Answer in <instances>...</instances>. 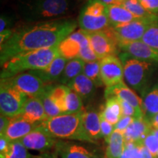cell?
<instances>
[{"instance_id": "1", "label": "cell", "mask_w": 158, "mask_h": 158, "mask_svg": "<svg viewBox=\"0 0 158 158\" xmlns=\"http://www.w3.org/2000/svg\"><path fill=\"white\" fill-rule=\"evenodd\" d=\"M78 21L72 18L29 23L13 31L12 37L0 46L1 65L15 55L27 51L52 48L72 34Z\"/></svg>"}, {"instance_id": "2", "label": "cell", "mask_w": 158, "mask_h": 158, "mask_svg": "<svg viewBox=\"0 0 158 158\" xmlns=\"http://www.w3.org/2000/svg\"><path fill=\"white\" fill-rule=\"evenodd\" d=\"M59 54L57 45L15 55L2 64L1 79L11 78L26 71L43 70L52 62Z\"/></svg>"}, {"instance_id": "3", "label": "cell", "mask_w": 158, "mask_h": 158, "mask_svg": "<svg viewBox=\"0 0 158 158\" xmlns=\"http://www.w3.org/2000/svg\"><path fill=\"white\" fill-rule=\"evenodd\" d=\"M73 0H24L19 4L21 19L29 23L67 17L73 8Z\"/></svg>"}, {"instance_id": "4", "label": "cell", "mask_w": 158, "mask_h": 158, "mask_svg": "<svg viewBox=\"0 0 158 158\" xmlns=\"http://www.w3.org/2000/svg\"><path fill=\"white\" fill-rule=\"evenodd\" d=\"M83 111L76 114H62L47 118L39 124V127L56 139L93 142L89 138L84 130L82 118Z\"/></svg>"}, {"instance_id": "5", "label": "cell", "mask_w": 158, "mask_h": 158, "mask_svg": "<svg viewBox=\"0 0 158 158\" xmlns=\"http://www.w3.org/2000/svg\"><path fill=\"white\" fill-rule=\"evenodd\" d=\"M118 57L123 65L127 84L134 90L145 94L157 64L135 59L125 52L119 53Z\"/></svg>"}, {"instance_id": "6", "label": "cell", "mask_w": 158, "mask_h": 158, "mask_svg": "<svg viewBox=\"0 0 158 158\" xmlns=\"http://www.w3.org/2000/svg\"><path fill=\"white\" fill-rule=\"evenodd\" d=\"M81 29L86 32L102 31L110 27L108 5L100 0H88L78 18Z\"/></svg>"}, {"instance_id": "7", "label": "cell", "mask_w": 158, "mask_h": 158, "mask_svg": "<svg viewBox=\"0 0 158 158\" xmlns=\"http://www.w3.org/2000/svg\"><path fill=\"white\" fill-rule=\"evenodd\" d=\"M29 98L1 79L0 86V111L1 114L10 118L19 116L26 101Z\"/></svg>"}, {"instance_id": "8", "label": "cell", "mask_w": 158, "mask_h": 158, "mask_svg": "<svg viewBox=\"0 0 158 158\" xmlns=\"http://www.w3.org/2000/svg\"><path fill=\"white\" fill-rule=\"evenodd\" d=\"M91 48L98 59L118 54V43L110 27L102 31L86 32Z\"/></svg>"}, {"instance_id": "9", "label": "cell", "mask_w": 158, "mask_h": 158, "mask_svg": "<svg viewBox=\"0 0 158 158\" xmlns=\"http://www.w3.org/2000/svg\"><path fill=\"white\" fill-rule=\"evenodd\" d=\"M158 24V16L139 19L126 24L111 27L119 42H133L141 40L144 34L150 27Z\"/></svg>"}, {"instance_id": "10", "label": "cell", "mask_w": 158, "mask_h": 158, "mask_svg": "<svg viewBox=\"0 0 158 158\" xmlns=\"http://www.w3.org/2000/svg\"><path fill=\"white\" fill-rule=\"evenodd\" d=\"M3 80L28 98L39 97L47 85L40 77L29 71Z\"/></svg>"}, {"instance_id": "11", "label": "cell", "mask_w": 158, "mask_h": 158, "mask_svg": "<svg viewBox=\"0 0 158 158\" xmlns=\"http://www.w3.org/2000/svg\"><path fill=\"white\" fill-rule=\"evenodd\" d=\"M90 45L87 33L82 29L73 31L58 45L59 53L67 60L79 59L81 50Z\"/></svg>"}, {"instance_id": "12", "label": "cell", "mask_w": 158, "mask_h": 158, "mask_svg": "<svg viewBox=\"0 0 158 158\" xmlns=\"http://www.w3.org/2000/svg\"><path fill=\"white\" fill-rule=\"evenodd\" d=\"M100 73L106 87L119 84L124 78L123 65L117 56H109L100 59Z\"/></svg>"}, {"instance_id": "13", "label": "cell", "mask_w": 158, "mask_h": 158, "mask_svg": "<svg viewBox=\"0 0 158 158\" xmlns=\"http://www.w3.org/2000/svg\"><path fill=\"white\" fill-rule=\"evenodd\" d=\"M27 149L45 152L56 147L58 141L37 127L30 133L19 140Z\"/></svg>"}, {"instance_id": "14", "label": "cell", "mask_w": 158, "mask_h": 158, "mask_svg": "<svg viewBox=\"0 0 158 158\" xmlns=\"http://www.w3.org/2000/svg\"><path fill=\"white\" fill-rule=\"evenodd\" d=\"M118 48L122 52L131 55L134 58L158 64V51L146 44L142 40L133 42H119Z\"/></svg>"}, {"instance_id": "15", "label": "cell", "mask_w": 158, "mask_h": 158, "mask_svg": "<svg viewBox=\"0 0 158 158\" xmlns=\"http://www.w3.org/2000/svg\"><path fill=\"white\" fill-rule=\"evenodd\" d=\"M110 97H116L129 102L135 108L139 118L144 117L142 100L129 86L124 84V81L110 87H106L105 90V98L107 99Z\"/></svg>"}, {"instance_id": "16", "label": "cell", "mask_w": 158, "mask_h": 158, "mask_svg": "<svg viewBox=\"0 0 158 158\" xmlns=\"http://www.w3.org/2000/svg\"><path fill=\"white\" fill-rule=\"evenodd\" d=\"M39 124L23 119L20 116L11 118L8 127L3 136L10 142L19 141L36 129Z\"/></svg>"}, {"instance_id": "17", "label": "cell", "mask_w": 158, "mask_h": 158, "mask_svg": "<svg viewBox=\"0 0 158 158\" xmlns=\"http://www.w3.org/2000/svg\"><path fill=\"white\" fill-rule=\"evenodd\" d=\"M18 116L36 124L42 123L48 118L45 114L43 102L39 97L27 99L23 107L22 111Z\"/></svg>"}, {"instance_id": "18", "label": "cell", "mask_w": 158, "mask_h": 158, "mask_svg": "<svg viewBox=\"0 0 158 158\" xmlns=\"http://www.w3.org/2000/svg\"><path fill=\"white\" fill-rule=\"evenodd\" d=\"M68 61L59 54L46 68L29 72L40 77L45 84H50L51 83L59 81Z\"/></svg>"}, {"instance_id": "19", "label": "cell", "mask_w": 158, "mask_h": 158, "mask_svg": "<svg viewBox=\"0 0 158 158\" xmlns=\"http://www.w3.org/2000/svg\"><path fill=\"white\" fill-rule=\"evenodd\" d=\"M152 128L150 122L144 117L135 118L133 122L124 131V141L142 143V141L150 133Z\"/></svg>"}, {"instance_id": "20", "label": "cell", "mask_w": 158, "mask_h": 158, "mask_svg": "<svg viewBox=\"0 0 158 158\" xmlns=\"http://www.w3.org/2000/svg\"><path fill=\"white\" fill-rule=\"evenodd\" d=\"M82 118L86 133L92 141L94 142L95 140H98L102 137L100 113L97 112L95 110L88 109L83 111Z\"/></svg>"}, {"instance_id": "21", "label": "cell", "mask_w": 158, "mask_h": 158, "mask_svg": "<svg viewBox=\"0 0 158 158\" xmlns=\"http://www.w3.org/2000/svg\"><path fill=\"white\" fill-rule=\"evenodd\" d=\"M68 86L82 98L83 101H88L93 98L96 92V86L84 74H80L73 80Z\"/></svg>"}, {"instance_id": "22", "label": "cell", "mask_w": 158, "mask_h": 158, "mask_svg": "<svg viewBox=\"0 0 158 158\" xmlns=\"http://www.w3.org/2000/svg\"><path fill=\"white\" fill-rule=\"evenodd\" d=\"M55 149L61 158H93L86 148L77 143L58 141Z\"/></svg>"}, {"instance_id": "23", "label": "cell", "mask_w": 158, "mask_h": 158, "mask_svg": "<svg viewBox=\"0 0 158 158\" xmlns=\"http://www.w3.org/2000/svg\"><path fill=\"white\" fill-rule=\"evenodd\" d=\"M108 19L110 27H116L135 21L138 18L122 5H108Z\"/></svg>"}, {"instance_id": "24", "label": "cell", "mask_w": 158, "mask_h": 158, "mask_svg": "<svg viewBox=\"0 0 158 158\" xmlns=\"http://www.w3.org/2000/svg\"><path fill=\"white\" fill-rule=\"evenodd\" d=\"M142 108L144 118L149 122L158 114V82L144 94Z\"/></svg>"}, {"instance_id": "25", "label": "cell", "mask_w": 158, "mask_h": 158, "mask_svg": "<svg viewBox=\"0 0 158 158\" xmlns=\"http://www.w3.org/2000/svg\"><path fill=\"white\" fill-rule=\"evenodd\" d=\"M100 114L109 123L116 125L122 116L121 104L118 99L116 97L106 99L104 109L101 110Z\"/></svg>"}, {"instance_id": "26", "label": "cell", "mask_w": 158, "mask_h": 158, "mask_svg": "<svg viewBox=\"0 0 158 158\" xmlns=\"http://www.w3.org/2000/svg\"><path fill=\"white\" fill-rule=\"evenodd\" d=\"M84 62L81 59L68 60L59 81L63 85H68L77 76L83 73Z\"/></svg>"}, {"instance_id": "27", "label": "cell", "mask_w": 158, "mask_h": 158, "mask_svg": "<svg viewBox=\"0 0 158 158\" xmlns=\"http://www.w3.org/2000/svg\"><path fill=\"white\" fill-rule=\"evenodd\" d=\"M124 142L123 133L114 130L107 142L106 158H120L123 152Z\"/></svg>"}, {"instance_id": "28", "label": "cell", "mask_w": 158, "mask_h": 158, "mask_svg": "<svg viewBox=\"0 0 158 158\" xmlns=\"http://www.w3.org/2000/svg\"><path fill=\"white\" fill-rule=\"evenodd\" d=\"M70 88L66 85H53L48 84V94L53 100L55 102L60 110H62V114L66 113V108H65V100H66L67 94Z\"/></svg>"}, {"instance_id": "29", "label": "cell", "mask_w": 158, "mask_h": 158, "mask_svg": "<svg viewBox=\"0 0 158 158\" xmlns=\"http://www.w3.org/2000/svg\"><path fill=\"white\" fill-rule=\"evenodd\" d=\"M83 74L88 77L94 83L96 87H100L104 85L100 73V59L92 62H84Z\"/></svg>"}, {"instance_id": "30", "label": "cell", "mask_w": 158, "mask_h": 158, "mask_svg": "<svg viewBox=\"0 0 158 158\" xmlns=\"http://www.w3.org/2000/svg\"><path fill=\"white\" fill-rule=\"evenodd\" d=\"M39 98H40L41 101L43 102L47 118H52L54 117V116H57L62 114V110H60L59 106L55 103V102L49 95L48 91V84L46 85L44 91L39 96Z\"/></svg>"}, {"instance_id": "31", "label": "cell", "mask_w": 158, "mask_h": 158, "mask_svg": "<svg viewBox=\"0 0 158 158\" xmlns=\"http://www.w3.org/2000/svg\"><path fill=\"white\" fill-rule=\"evenodd\" d=\"M65 114H76L83 111V100L76 92L69 89L65 100Z\"/></svg>"}, {"instance_id": "32", "label": "cell", "mask_w": 158, "mask_h": 158, "mask_svg": "<svg viewBox=\"0 0 158 158\" xmlns=\"http://www.w3.org/2000/svg\"><path fill=\"white\" fill-rule=\"evenodd\" d=\"M123 6L124 8L129 10L130 13H133L138 18H141V19H145V18H153L157 15H155L149 12H148L144 7L142 6L139 0H125L121 5Z\"/></svg>"}, {"instance_id": "33", "label": "cell", "mask_w": 158, "mask_h": 158, "mask_svg": "<svg viewBox=\"0 0 158 158\" xmlns=\"http://www.w3.org/2000/svg\"><path fill=\"white\" fill-rule=\"evenodd\" d=\"M28 149L19 141L10 142L9 151L0 158H32Z\"/></svg>"}, {"instance_id": "34", "label": "cell", "mask_w": 158, "mask_h": 158, "mask_svg": "<svg viewBox=\"0 0 158 158\" xmlns=\"http://www.w3.org/2000/svg\"><path fill=\"white\" fill-rule=\"evenodd\" d=\"M141 145L142 143L135 142L125 141L123 152L120 158H141Z\"/></svg>"}, {"instance_id": "35", "label": "cell", "mask_w": 158, "mask_h": 158, "mask_svg": "<svg viewBox=\"0 0 158 158\" xmlns=\"http://www.w3.org/2000/svg\"><path fill=\"white\" fill-rule=\"evenodd\" d=\"M141 40L150 47L158 51V24L150 27L144 34Z\"/></svg>"}, {"instance_id": "36", "label": "cell", "mask_w": 158, "mask_h": 158, "mask_svg": "<svg viewBox=\"0 0 158 158\" xmlns=\"http://www.w3.org/2000/svg\"><path fill=\"white\" fill-rule=\"evenodd\" d=\"M142 144L149 150L154 157H156L158 152V138L155 135L149 133L142 141Z\"/></svg>"}, {"instance_id": "37", "label": "cell", "mask_w": 158, "mask_h": 158, "mask_svg": "<svg viewBox=\"0 0 158 158\" xmlns=\"http://www.w3.org/2000/svg\"><path fill=\"white\" fill-rule=\"evenodd\" d=\"M100 127H101L102 136L105 138L106 143L109 139L111 134L114 131V125L106 121L102 116L100 115Z\"/></svg>"}, {"instance_id": "38", "label": "cell", "mask_w": 158, "mask_h": 158, "mask_svg": "<svg viewBox=\"0 0 158 158\" xmlns=\"http://www.w3.org/2000/svg\"><path fill=\"white\" fill-rule=\"evenodd\" d=\"M118 99L119 100L120 104H121L122 116H132L133 118H139L137 111L133 106H131L129 102L124 101L122 99Z\"/></svg>"}, {"instance_id": "39", "label": "cell", "mask_w": 158, "mask_h": 158, "mask_svg": "<svg viewBox=\"0 0 158 158\" xmlns=\"http://www.w3.org/2000/svg\"><path fill=\"white\" fill-rule=\"evenodd\" d=\"M139 2L148 12L158 16V0H139Z\"/></svg>"}, {"instance_id": "40", "label": "cell", "mask_w": 158, "mask_h": 158, "mask_svg": "<svg viewBox=\"0 0 158 158\" xmlns=\"http://www.w3.org/2000/svg\"><path fill=\"white\" fill-rule=\"evenodd\" d=\"M134 118H135L132 117V116H122L117 124L114 125V130L124 133V130L127 129L128 126L133 122Z\"/></svg>"}, {"instance_id": "41", "label": "cell", "mask_w": 158, "mask_h": 158, "mask_svg": "<svg viewBox=\"0 0 158 158\" xmlns=\"http://www.w3.org/2000/svg\"><path fill=\"white\" fill-rule=\"evenodd\" d=\"M11 118L1 114L0 116V136H3L8 127Z\"/></svg>"}, {"instance_id": "42", "label": "cell", "mask_w": 158, "mask_h": 158, "mask_svg": "<svg viewBox=\"0 0 158 158\" xmlns=\"http://www.w3.org/2000/svg\"><path fill=\"white\" fill-rule=\"evenodd\" d=\"M10 141L4 136H0V156L5 155L9 151Z\"/></svg>"}, {"instance_id": "43", "label": "cell", "mask_w": 158, "mask_h": 158, "mask_svg": "<svg viewBox=\"0 0 158 158\" xmlns=\"http://www.w3.org/2000/svg\"><path fill=\"white\" fill-rule=\"evenodd\" d=\"M13 31L12 29H6L5 31H4L3 32L0 33V46L5 44L8 40L12 37V35L13 34Z\"/></svg>"}, {"instance_id": "44", "label": "cell", "mask_w": 158, "mask_h": 158, "mask_svg": "<svg viewBox=\"0 0 158 158\" xmlns=\"http://www.w3.org/2000/svg\"><path fill=\"white\" fill-rule=\"evenodd\" d=\"M10 23V20L6 15H1L0 18V33L3 32L6 29H9V25Z\"/></svg>"}, {"instance_id": "45", "label": "cell", "mask_w": 158, "mask_h": 158, "mask_svg": "<svg viewBox=\"0 0 158 158\" xmlns=\"http://www.w3.org/2000/svg\"><path fill=\"white\" fill-rule=\"evenodd\" d=\"M141 158H155L154 155L149 152V150L146 148L142 144L141 146Z\"/></svg>"}, {"instance_id": "46", "label": "cell", "mask_w": 158, "mask_h": 158, "mask_svg": "<svg viewBox=\"0 0 158 158\" xmlns=\"http://www.w3.org/2000/svg\"><path fill=\"white\" fill-rule=\"evenodd\" d=\"M152 127L154 129H158V114L154 116L151 119L149 120Z\"/></svg>"}, {"instance_id": "47", "label": "cell", "mask_w": 158, "mask_h": 158, "mask_svg": "<svg viewBox=\"0 0 158 158\" xmlns=\"http://www.w3.org/2000/svg\"><path fill=\"white\" fill-rule=\"evenodd\" d=\"M35 158H59L57 155L53 153H44Z\"/></svg>"}, {"instance_id": "48", "label": "cell", "mask_w": 158, "mask_h": 158, "mask_svg": "<svg viewBox=\"0 0 158 158\" xmlns=\"http://www.w3.org/2000/svg\"><path fill=\"white\" fill-rule=\"evenodd\" d=\"M100 2L106 4V5H116V0H100Z\"/></svg>"}, {"instance_id": "49", "label": "cell", "mask_w": 158, "mask_h": 158, "mask_svg": "<svg viewBox=\"0 0 158 158\" xmlns=\"http://www.w3.org/2000/svg\"><path fill=\"white\" fill-rule=\"evenodd\" d=\"M150 133H151L152 134H153L154 135H155L156 137L158 138V129H154V128H152Z\"/></svg>"}, {"instance_id": "50", "label": "cell", "mask_w": 158, "mask_h": 158, "mask_svg": "<svg viewBox=\"0 0 158 158\" xmlns=\"http://www.w3.org/2000/svg\"><path fill=\"white\" fill-rule=\"evenodd\" d=\"M156 157H158V152H157V155H156Z\"/></svg>"}, {"instance_id": "51", "label": "cell", "mask_w": 158, "mask_h": 158, "mask_svg": "<svg viewBox=\"0 0 158 158\" xmlns=\"http://www.w3.org/2000/svg\"><path fill=\"white\" fill-rule=\"evenodd\" d=\"M93 158H98V157H93Z\"/></svg>"}, {"instance_id": "52", "label": "cell", "mask_w": 158, "mask_h": 158, "mask_svg": "<svg viewBox=\"0 0 158 158\" xmlns=\"http://www.w3.org/2000/svg\"><path fill=\"white\" fill-rule=\"evenodd\" d=\"M155 158H158V157H155Z\"/></svg>"}]
</instances>
